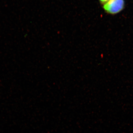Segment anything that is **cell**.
<instances>
[{"mask_svg":"<svg viewBox=\"0 0 133 133\" xmlns=\"http://www.w3.org/2000/svg\"><path fill=\"white\" fill-rule=\"evenodd\" d=\"M125 6L124 0H109L103 5V9L107 14L115 15L121 12Z\"/></svg>","mask_w":133,"mask_h":133,"instance_id":"obj_1","label":"cell"},{"mask_svg":"<svg viewBox=\"0 0 133 133\" xmlns=\"http://www.w3.org/2000/svg\"><path fill=\"white\" fill-rule=\"evenodd\" d=\"M98 1L101 4L103 5L106 3L109 0H98Z\"/></svg>","mask_w":133,"mask_h":133,"instance_id":"obj_2","label":"cell"}]
</instances>
